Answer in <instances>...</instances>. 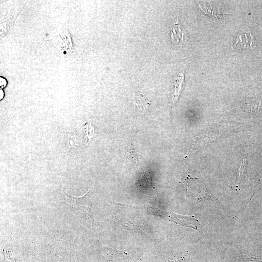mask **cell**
Returning <instances> with one entry per match:
<instances>
[{"mask_svg":"<svg viewBox=\"0 0 262 262\" xmlns=\"http://www.w3.org/2000/svg\"><path fill=\"white\" fill-rule=\"evenodd\" d=\"M89 191L84 196H74L65 193L66 204L85 224L94 225L95 220L92 212V200L88 196Z\"/></svg>","mask_w":262,"mask_h":262,"instance_id":"1","label":"cell"},{"mask_svg":"<svg viewBox=\"0 0 262 262\" xmlns=\"http://www.w3.org/2000/svg\"><path fill=\"white\" fill-rule=\"evenodd\" d=\"M162 217L165 220L172 221L181 226L196 229L202 235L205 234V230L198 220L193 216H186L173 213H162Z\"/></svg>","mask_w":262,"mask_h":262,"instance_id":"2","label":"cell"},{"mask_svg":"<svg viewBox=\"0 0 262 262\" xmlns=\"http://www.w3.org/2000/svg\"><path fill=\"white\" fill-rule=\"evenodd\" d=\"M260 101L256 97L247 98L242 103L244 110L247 112L256 111L259 108Z\"/></svg>","mask_w":262,"mask_h":262,"instance_id":"3","label":"cell"},{"mask_svg":"<svg viewBox=\"0 0 262 262\" xmlns=\"http://www.w3.org/2000/svg\"><path fill=\"white\" fill-rule=\"evenodd\" d=\"M252 40V38L251 34L249 36L246 33L239 34L237 36L235 46L240 47L241 49H245L247 46L251 45Z\"/></svg>","mask_w":262,"mask_h":262,"instance_id":"4","label":"cell"},{"mask_svg":"<svg viewBox=\"0 0 262 262\" xmlns=\"http://www.w3.org/2000/svg\"><path fill=\"white\" fill-rule=\"evenodd\" d=\"M135 104L139 109L146 110L149 106L148 102L146 97L142 94L139 93L134 97Z\"/></svg>","mask_w":262,"mask_h":262,"instance_id":"5","label":"cell"},{"mask_svg":"<svg viewBox=\"0 0 262 262\" xmlns=\"http://www.w3.org/2000/svg\"><path fill=\"white\" fill-rule=\"evenodd\" d=\"M179 76H180L178 77V80H177V85H175V90L172 99L173 102L174 103L177 100L179 96L180 92L181 89L182 83L183 82V75H182V74L180 73V75Z\"/></svg>","mask_w":262,"mask_h":262,"instance_id":"6","label":"cell"},{"mask_svg":"<svg viewBox=\"0 0 262 262\" xmlns=\"http://www.w3.org/2000/svg\"><path fill=\"white\" fill-rule=\"evenodd\" d=\"M85 130L86 132V136L87 140L90 139L94 135V131L93 128L91 126L90 124L86 123L85 125Z\"/></svg>","mask_w":262,"mask_h":262,"instance_id":"7","label":"cell"},{"mask_svg":"<svg viewBox=\"0 0 262 262\" xmlns=\"http://www.w3.org/2000/svg\"><path fill=\"white\" fill-rule=\"evenodd\" d=\"M261 189H262V176L261 179H260V180H259V182H258V184L257 185V186L256 187L255 190L253 193V195L251 197L250 200L255 195V194ZM250 200H249V201H250Z\"/></svg>","mask_w":262,"mask_h":262,"instance_id":"8","label":"cell"},{"mask_svg":"<svg viewBox=\"0 0 262 262\" xmlns=\"http://www.w3.org/2000/svg\"><path fill=\"white\" fill-rule=\"evenodd\" d=\"M6 84V81L3 79V78H0V87H4Z\"/></svg>","mask_w":262,"mask_h":262,"instance_id":"9","label":"cell"},{"mask_svg":"<svg viewBox=\"0 0 262 262\" xmlns=\"http://www.w3.org/2000/svg\"><path fill=\"white\" fill-rule=\"evenodd\" d=\"M0 99H1L3 97V92L1 89H0Z\"/></svg>","mask_w":262,"mask_h":262,"instance_id":"10","label":"cell"}]
</instances>
